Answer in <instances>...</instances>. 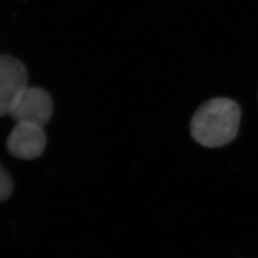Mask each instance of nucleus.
Segmentation results:
<instances>
[{"mask_svg":"<svg viewBox=\"0 0 258 258\" xmlns=\"http://www.w3.org/2000/svg\"><path fill=\"white\" fill-rule=\"evenodd\" d=\"M54 113V102L51 95L40 87H29L19 96L10 111L16 123L31 122L44 127Z\"/></svg>","mask_w":258,"mask_h":258,"instance_id":"2","label":"nucleus"},{"mask_svg":"<svg viewBox=\"0 0 258 258\" xmlns=\"http://www.w3.org/2000/svg\"><path fill=\"white\" fill-rule=\"evenodd\" d=\"M239 105L227 98H214L197 109L190 121L194 141L206 148H221L236 137L239 129Z\"/></svg>","mask_w":258,"mask_h":258,"instance_id":"1","label":"nucleus"},{"mask_svg":"<svg viewBox=\"0 0 258 258\" xmlns=\"http://www.w3.org/2000/svg\"><path fill=\"white\" fill-rule=\"evenodd\" d=\"M28 87L25 65L8 55H0V117L9 115L19 96Z\"/></svg>","mask_w":258,"mask_h":258,"instance_id":"3","label":"nucleus"},{"mask_svg":"<svg viewBox=\"0 0 258 258\" xmlns=\"http://www.w3.org/2000/svg\"><path fill=\"white\" fill-rule=\"evenodd\" d=\"M13 191V182L9 173L0 165V202L6 201Z\"/></svg>","mask_w":258,"mask_h":258,"instance_id":"5","label":"nucleus"},{"mask_svg":"<svg viewBox=\"0 0 258 258\" xmlns=\"http://www.w3.org/2000/svg\"><path fill=\"white\" fill-rule=\"evenodd\" d=\"M46 144L43 127L31 122H19L10 132L6 148L15 158L35 160L43 154Z\"/></svg>","mask_w":258,"mask_h":258,"instance_id":"4","label":"nucleus"}]
</instances>
